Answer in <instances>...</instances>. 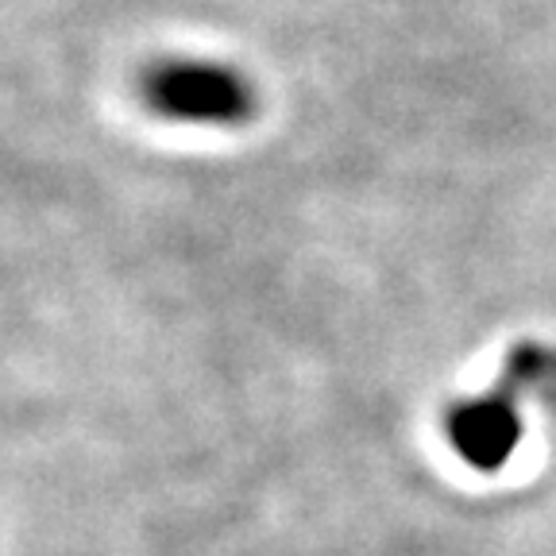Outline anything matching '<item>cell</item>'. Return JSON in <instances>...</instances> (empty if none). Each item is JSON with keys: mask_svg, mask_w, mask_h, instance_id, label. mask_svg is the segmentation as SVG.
Returning <instances> with one entry per match:
<instances>
[{"mask_svg": "<svg viewBox=\"0 0 556 556\" xmlns=\"http://www.w3.org/2000/svg\"><path fill=\"white\" fill-rule=\"evenodd\" d=\"M143 97L159 116L186 124H220L232 128L255 113L252 86L228 66L208 62H170L143 78Z\"/></svg>", "mask_w": 556, "mask_h": 556, "instance_id": "2", "label": "cell"}, {"mask_svg": "<svg viewBox=\"0 0 556 556\" xmlns=\"http://www.w3.org/2000/svg\"><path fill=\"white\" fill-rule=\"evenodd\" d=\"M545 371V352L538 344H518L506 359L503 382L486 394L471 399L468 406H456L448 417V437L471 468H503L506 452L518 441V399L538 375Z\"/></svg>", "mask_w": 556, "mask_h": 556, "instance_id": "1", "label": "cell"}]
</instances>
